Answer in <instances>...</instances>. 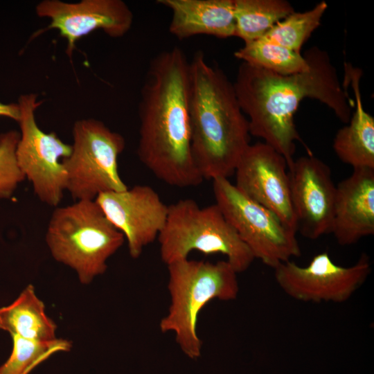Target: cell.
I'll use <instances>...</instances> for the list:
<instances>
[{"mask_svg": "<svg viewBox=\"0 0 374 374\" xmlns=\"http://www.w3.org/2000/svg\"><path fill=\"white\" fill-rule=\"evenodd\" d=\"M303 56L308 69L287 75L242 62L233 82L240 106L249 117L250 135L280 153L287 168L294 159L296 142H301L294 115L303 99L323 103L344 123H348L354 107L328 53L312 46Z\"/></svg>", "mask_w": 374, "mask_h": 374, "instance_id": "6da1fadb", "label": "cell"}, {"mask_svg": "<svg viewBox=\"0 0 374 374\" xmlns=\"http://www.w3.org/2000/svg\"><path fill=\"white\" fill-rule=\"evenodd\" d=\"M190 60L174 46L150 62L139 105L137 154L159 179L188 188L203 181L191 152Z\"/></svg>", "mask_w": 374, "mask_h": 374, "instance_id": "7a4b0ae2", "label": "cell"}, {"mask_svg": "<svg viewBox=\"0 0 374 374\" xmlns=\"http://www.w3.org/2000/svg\"><path fill=\"white\" fill-rule=\"evenodd\" d=\"M191 152L204 179H228L250 145L249 123L233 83L202 51L190 60Z\"/></svg>", "mask_w": 374, "mask_h": 374, "instance_id": "3957f363", "label": "cell"}, {"mask_svg": "<svg viewBox=\"0 0 374 374\" xmlns=\"http://www.w3.org/2000/svg\"><path fill=\"white\" fill-rule=\"evenodd\" d=\"M170 303L160 323L161 332H172L189 358L201 355L202 341L197 332L200 311L213 299L232 301L239 292L238 273L226 261L179 260L167 265Z\"/></svg>", "mask_w": 374, "mask_h": 374, "instance_id": "277c9868", "label": "cell"}, {"mask_svg": "<svg viewBox=\"0 0 374 374\" xmlns=\"http://www.w3.org/2000/svg\"><path fill=\"white\" fill-rule=\"evenodd\" d=\"M45 240L53 258L74 270L84 285L105 272L107 260L125 242L96 200L55 207Z\"/></svg>", "mask_w": 374, "mask_h": 374, "instance_id": "5b68a950", "label": "cell"}, {"mask_svg": "<svg viewBox=\"0 0 374 374\" xmlns=\"http://www.w3.org/2000/svg\"><path fill=\"white\" fill-rule=\"evenodd\" d=\"M157 239L161 259L166 265L198 251L225 256L238 274L255 259L216 204L202 207L190 198L168 206L166 222Z\"/></svg>", "mask_w": 374, "mask_h": 374, "instance_id": "8992f818", "label": "cell"}, {"mask_svg": "<svg viewBox=\"0 0 374 374\" xmlns=\"http://www.w3.org/2000/svg\"><path fill=\"white\" fill-rule=\"evenodd\" d=\"M70 155L62 159L66 190L78 200H95L104 193L127 188L118 172V159L125 147L122 135L94 118L77 121L73 127Z\"/></svg>", "mask_w": 374, "mask_h": 374, "instance_id": "52a82bcc", "label": "cell"}, {"mask_svg": "<svg viewBox=\"0 0 374 374\" xmlns=\"http://www.w3.org/2000/svg\"><path fill=\"white\" fill-rule=\"evenodd\" d=\"M215 203L254 258L274 269L301 256L296 233L269 210L242 193L228 179L213 180Z\"/></svg>", "mask_w": 374, "mask_h": 374, "instance_id": "ba28073f", "label": "cell"}, {"mask_svg": "<svg viewBox=\"0 0 374 374\" xmlns=\"http://www.w3.org/2000/svg\"><path fill=\"white\" fill-rule=\"evenodd\" d=\"M21 133L16 149L18 166L32 184L33 191L43 203L57 207L66 190V173L62 159L68 157L71 145L57 134L44 132L35 120V112L42 104L34 93L19 98Z\"/></svg>", "mask_w": 374, "mask_h": 374, "instance_id": "9c48e42d", "label": "cell"}, {"mask_svg": "<svg viewBox=\"0 0 374 374\" xmlns=\"http://www.w3.org/2000/svg\"><path fill=\"white\" fill-rule=\"evenodd\" d=\"M274 269L278 285L295 300L343 303L365 283L371 264L368 256L362 253L354 265L343 267L335 263L325 251L314 256L305 267L288 260Z\"/></svg>", "mask_w": 374, "mask_h": 374, "instance_id": "30bf717a", "label": "cell"}, {"mask_svg": "<svg viewBox=\"0 0 374 374\" xmlns=\"http://www.w3.org/2000/svg\"><path fill=\"white\" fill-rule=\"evenodd\" d=\"M235 187L272 212L295 233L297 224L290 193L285 159L265 142L250 144L235 170Z\"/></svg>", "mask_w": 374, "mask_h": 374, "instance_id": "8fae6325", "label": "cell"}, {"mask_svg": "<svg viewBox=\"0 0 374 374\" xmlns=\"http://www.w3.org/2000/svg\"><path fill=\"white\" fill-rule=\"evenodd\" d=\"M288 173L297 231L311 240L330 233L336 185L330 167L308 154L294 159Z\"/></svg>", "mask_w": 374, "mask_h": 374, "instance_id": "7c38bea8", "label": "cell"}, {"mask_svg": "<svg viewBox=\"0 0 374 374\" xmlns=\"http://www.w3.org/2000/svg\"><path fill=\"white\" fill-rule=\"evenodd\" d=\"M109 221L123 235L129 253L138 258L166 222L168 206L150 186L107 192L95 199Z\"/></svg>", "mask_w": 374, "mask_h": 374, "instance_id": "4fadbf2b", "label": "cell"}, {"mask_svg": "<svg viewBox=\"0 0 374 374\" xmlns=\"http://www.w3.org/2000/svg\"><path fill=\"white\" fill-rule=\"evenodd\" d=\"M35 10L39 17L51 19L44 31L57 29L66 39V53L69 58L80 38L97 30L112 37H121L133 23L132 12L121 0H82L76 3L44 0L37 5Z\"/></svg>", "mask_w": 374, "mask_h": 374, "instance_id": "5bb4252c", "label": "cell"}, {"mask_svg": "<svg viewBox=\"0 0 374 374\" xmlns=\"http://www.w3.org/2000/svg\"><path fill=\"white\" fill-rule=\"evenodd\" d=\"M330 233L344 246L374 234V169H353L336 186Z\"/></svg>", "mask_w": 374, "mask_h": 374, "instance_id": "9a60e30c", "label": "cell"}, {"mask_svg": "<svg viewBox=\"0 0 374 374\" xmlns=\"http://www.w3.org/2000/svg\"><path fill=\"white\" fill-rule=\"evenodd\" d=\"M172 13L169 32L179 39L199 35L235 37L233 0H158Z\"/></svg>", "mask_w": 374, "mask_h": 374, "instance_id": "2e32d148", "label": "cell"}, {"mask_svg": "<svg viewBox=\"0 0 374 374\" xmlns=\"http://www.w3.org/2000/svg\"><path fill=\"white\" fill-rule=\"evenodd\" d=\"M362 75L360 69L344 64V84L350 85L354 93L355 110L348 125L337 131L332 148L337 157L353 169H374V118L363 107Z\"/></svg>", "mask_w": 374, "mask_h": 374, "instance_id": "e0dca14e", "label": "cell"}, {"mask_svg": "<svg viewBox=\"0 0 374 374\" xmlns=\"http://www.w3.org/2000/svg\"><path fill=\"white\" fill-rule=\"evenodd\" d=\"M0 329L29 340L57 339V326L46 314L45 305L32 285L26 286L12 303L0 308Z\"/></svg>", "mask_w": 374, "mask_h": 374, "instance_id": "ac0fdd59", "label": "cell"}, {"mask_svg": "<svg viewBox=\"0 0 374 374\" xmlns=\"http://www.w3.org/2000/svg\"><path fill=\"white\" fill-rule=\"evenodd\" d=\"M235 37L244 43L262 37L295 10L285 0H233Z\"/></svg>", "mask_w": 374, "mask_h": 374, "instance_id": "d6986e66", "label": "cell"}, {"mask_svg": "<svg viewBox=\"0 0 374 374\" xmlns=\"http://www.w3.org/2000/svg\"><path fill=\"white\" fill-rule=\"evenodd\" d=\"M234 56L250 65L282 75L306 71L309 64L301 53L262 37L244 43Z\"/></svg>", "mask_w": 374, "mask_h": 374, "instance_id": "ffe728a7", "label": "cell"}, {"mask_svg": "<svg viewBox=\"0 0 374 374\" xmlns=\"http://www.w3.org/2000/svg\"><path fill=\"white\" fill-rule=\"evenodd\" d=\"M327 8V3L321 1L309 10L294 11L277 22L262 38L301 53L303 44L320 26Z\"/></svg>", "mask_w": 374, "mask_h": 374, "instance_id": "44dd1931", "label": "cell"}, {"mask_svg": "<svg viewBox=\"0 0 374 374\" xmlns=\"http://www.w3.org/2000/svg\"><path fill=\"white\" fill-rule=\"evenodd\" d=\"M12 349L5 363L0 366V374H27L51 354L68 351L71 344L62 339L51 341H37L11 336Z\"/></svg>", "mask_w": 374, "mask_h": 374, "instance_id": "7402d4cb", "label": "cell"}, {"mask_svg": "<svg viewBox=\"0 0 374 374\" xmlns=\"http://www.w3.org/2000/svg\"><path fill=\"white\" fill-rule=\"evenodd\" d=\"M19 139L15 130L0 134V198H9L25 179L16 158Z\"/></svg>", "mask_w": 374, "mask_h": 374, "instance_id": "603a6c76", "label": "cell"}, {"mask_svg": "<svg viewBox=\"0 0 374 374\" xmlns=\"http://www.w3.org/2000/svg\"><path fill=\"white\" fill-rule=\"evenodd\" d=\"M0 116L8 117L18 122L20 117L18 104H4L0 102Z\"/></svg>", "mask_w": 374, "mask_h": 374, "instance_id": "cb8c5ba5", "label": "cell"}]
</instances>
